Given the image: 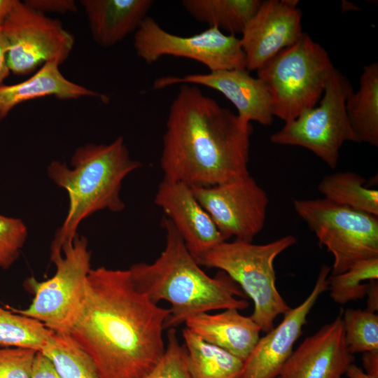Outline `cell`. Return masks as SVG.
<instances>
[{
  "mask_svg": "<svg viewBox=\"0 0 378 378\" xmlns=\"http://www.w3.org/2000/svg\"><path fill=\"white\" fill-rule=\"evenodd\" d=\"M344 340L351 354L378 350V316L360 309L343 312Z\"/></svg>",
  "mask_w": 378,
  "mask_h": 378,
  "instance_id": "obj_28",
  "label": "cell"
},
{
  "mask_svg": "<svg viewBox=\"0 0 378 378\" xmlns=\"http://www.w3.org/2000/svg\"><path fill=\"white\" fill-rule=\"evenodd\" d=\"M10 72L8 43L0 29V85L4 84V80L9 76Z\"/></svg>",
  "mask_w": 378,
  "mask_h": 378,
  "instance_id": "obj_34",
  "label": "cell"
},
{
  "mask_svg": "<svg viewBox=\"0 0 378 378\" xmlns=\"http://www.w3.org/2000/svg\"><path fill=\"white\" fill-rule=\"evenodd\" d=\"M53 332L36 319L0 307L1 347L26 348L41 351Z\"/></svg>",
  "mask_w": 378,
  "mask_h": 378,
  "instance_id": "obj_26",
  "label": "cell"
},
{
  "mask_svg": "<svg viewBox=\"0 0 378 378\" xmlns=\"http://www.w3.org/2000/svg\"><path fill=\"white\" fill-rule=\"evenodd\" d=\"M56 62L42 65L24 80L0 85V121L18 105L35 99L52 96L62 100L92 97L108 103L109 97L66 78Z\"/></svg>",
  "mask_w": 378,
  "mask_h": 378,
  "instance_id": "obj_18",
  "label": "cell"
},
{
  "mask_svg": "<svg viewBox=\"0 0 378 378\" xmlns=\"http://www.w3.org/2000/svg\"><path fill=\"white\" fill-rule=\"evenodd\" d=\"M19 0H0V28L12 13Z\"/></svg>",
  "mask_w": 378,
  "mask_h": 378,
  "instance_id": "obj_37",
  "label": "cell"
},
{
  "mask_svg": "<svg viewBox=\"0 0 378 378\" xmlns=\"http://www.w3.org/2000/svg\"><path fill=\"white\" fill-rule=\"evenodd\" d=\"M8 46L10 71L17 76L34 73L48 62L59 65L71 55L74 36L57 19L19 1L0 28Z\"/></svg>",
  "mask_w": 378,
  "mask_h": 378,
  "instance_id": "obj_11",
  "label": "cell"
},
{
  "mask_svg": "<svg viewBox=\"0 0 378 378\" xmlns=\"http://www.w3.org/2000/svg\"><path fill=\"white\" fill-rule=\"evenodd\" d=\"M90 31L101 47H112L134 33L147 17L152 0H81Z\"/></svg>",
  "mask_w": 378,
  "mask_h": 378,
  "instance_id": "obj_20",
  "label": "cell"
},
{
  "mask_svg": "<svg viewBox=\"0 0 378 378\" xmlns=\"http://www.w3.org/2000/svg\"><path fill=\"white\" fill-rule=\"evenodd\" d=\"M192 192L227 240L252 242L263 229L269 198L249 174Z\"/></svg>",
  "mask_w": 378,
  "mask_h": 378,
  "instance_id": "obj_12",
  "label": "cell"
},
{
  "mask_svg": "<svg viewBox=\"0 0 378 378\" xmlns=\"http://www.w3.org/2000/svg\"><path fill=\"white\" fill-rule=\"evenodd\" d=\"M378 279V256L356 262L345 272L330 274L328 278V289L332 300L344 304L367 295L370 283Z\"/></svg>",
  "mask_w": 378,
  "mask_h": 378,
  "instance_id": "obj_27",
  "label": "cell"
},
{
  "mask_svg": "<svg viewBox=\"0 0 378 378\" xmlns=\"http://www.w3.org/2000/svg\"><path fill=\"white\" fill-rule=\"evenodd\" d=\"M134 48L148 64L164 56H173L197 61L210 71L246 69L240 38L216 27H208L192 36H178L147 16L134 33Z\"/></svg>",
  "mask_w": 378,
  "mask_h": 378,
  "instance_id": "obj_10",
  "label": "cell"
},
{
  "mask_svg": "<svg viewBox=\"0 0 378 378\" xmlns=\"http://www.w3.org/2000/svg\"><path fill=\"white\" fill-rule=\"evenodd\" d=\"M342 314L306 337L284 365L281 378H342L355 358L344 340Z\"/></svg>",
  "mask_w": 378,
  "mask_h": 378,
  "instance_id": "obj_17",
  "label": "cell"
},
{
  "mask_svg": "<svg viewBox=\"0 0 378 378\" xmlns=\"http://www.w3.org/2000/svg\"><path fill=\"white\" fill-rule=\"evenodd\" d=\"M331 267L323 265L313 289L298 306L284 314L281 322L260 337L244 361L241 378H276L293 351V346L307 323V316L320 295L328 290Z\"/></svg>",
  "mask_w": 378,
  "mask_h": 378,
  "instance_id": "obj_14",
  "label": "cell"
},
{
  "mask_svg": "<svg viewBox=\"0 0 378 378\" xmlns=\"http://www.w3.org/2000/svg\"><path fill=\"white\" fill-rule=\"evenodd\" d=\"M353 91L347 77L335 69L326 85L318 106L285 122L270 136V141L304 148L331 169L336 168L343 144L354 142L345 108L346 99Z\"/></svg>",
  "mask_w": 378,
  "mask_h": 378,
  "instance_id": "obj_9",
  "label": "cell"
},
{
  "mask_svg": "<svg viewBox=\"0 0 378 378\" xmlns=\"http://www.w3.org/2000/svg\"><path fill=\"white\" fill-rule=\"evenodd\" d=\"M191 332L205 342L218 346L244 361L258 340L261 330L251 318L237 309L218 314L196 315L185 323Z\"/></svg>",
  "mask_w": 378,
  "mask_h": 378,
  "instance_id": "obj_19",
  "label": "cell"
},
{
  "mask_svg": "<svg viewBox=\"0 0 378 378\" xmlns=\"http://www.w3.org/2000/svg\"><path fill=\"white\" fill-rule=\"evenodd\" d=\"M27 228L20 218L0 214V267L7 270L20 255Z\"/></svg>",
  "mask_w": 378,
  "mask_h": 378,
  "instance_id": "obj_30",
  "label": "cell"
},
{
  "mask_svg": "<svg viewBox=\"0 0 378 378\" xmlns=\"http://www.w3.org/2000/svg\"><path fill=\"white\" fill-rule=\"evenodd\" d=\"M165 245L151 263L139 262L129 270L139 290L155 304L169 303V315L164 323L169 329L189 318L214 310H244L249 303L240 287L224 272L209 276L191 255L186 244L167 217L162 220Z\"/></svg>",
  "mask_w": 378,
  "mask_h": 378,
  "instance_id": "obj_3",
  "label": "cell"
},
{
  "mask_svg": "<svg viewBox=\"0 0 378 378\" xmlns=\"http://www.w3.org/2000/svg\"><path fill=\"white\" fill-rule=\"evenodd\" d=\"M36 352L26 348H0V378H31Z\"/></svg>",
  "mask_w": 378,
  "mask_h": 378,
  "instance_id": "obj_31",
  "label": "cell"
},
{
  "mask_svg": "<svg viewBox=\"0 0 378 378\" xmlns=\"http://www.w3.org/2000/svg\"><path fill=\"white\" fill-rule=\"evenodd\" d=\"M176 84L204 86L219 92L233 104L237 115L244 122L270 125L273 121L271 97L266 85L246 69L162 76L153 81L152 88L160 90Z\"/></svg>",
  "mask_w": 378,
  "mask_h": 378,
  "instance_id": "obj_15",
  "label": "cell"
},
{
  "mask_svg": "<svg viewBox=\"0 0 378 378\" xmlns=\"http://www.w3.org/2000/svg\"><path fill=\"white\" fill-rule=\"evenodd\" d=\"M365 183V179L355 172H339L325 176L318 190L333 203L378 216V191Z\"/></svg>",
  "mask_w": 378,
  "mask_h": 378,
  "instance_id": "obj_24",
  "label": "cell"
},
{
  "mask_svg": "<svg viewBox=\"0 0 378 378\" xmlns=\"http://www.w3.org/2000/svg\"><path fill=\"white\" fill-rule=\"evenodd\" d=\"M24 2L46 15L47 13L66 14L77 10L76 3L74 0H26Z\"/></svg>",
  "mask_w": 378,
  "mask_h": 378,
  "instance_id": "obj_32",
  "label": "cell"
},
{
  "mask_svg": "<svg viewBox=\"0 0 378 378\" xmlns=\"http://www.w3.org/2000/svg\"><path fill=\"white\" fill-rule=\"evenodd\" d=\"M154 202L172 223L196 261L218 244L227 241L188 185L163 178Z\"/></svg>",
  "mask_w": 378,
  "mask_h": 378,
  "instance_id": "obj_16",
  "label": "cell"
},
{
  "mask_svg": "<svg viewBox=\"0 0 378 378\" xmlns=\"http://www.w3.org/2000/svg\"><path fill=\"white\" fill-rule=\"evenodd\" d=\"M31 378H62L50 360L37 351L32 368Z\"/></svg>",
  "mask_w": 378,
  "mask_h": 378,
  "instance_id": "obj_33",
  "label": "cell"
},
{
  "mask_svg": "<svg viewBox=\"0 0 378 378\" xmlns=\"http://www.w3.org/2000/svg\"><path fill=\"white\" fill-rule=\"evenodd\" d=\"M182 336L192 378H241L242 360L205 342L187 328Z\"/></svg>",
  "mask_w": 378,
  "mask_h": 378,
  "instance_id": "obj_22",
  "label": "cell"
},
{
  "mask_svg": "<svg viewBox=\"0 0 378 378\" xmlns=\"http://www.w3.org/2000/svg\"><path fill=\"white\" fill-rule=\"evenodd\" d=\"M297 0H267L246 24L240 38L246 69L257 71L303 34Z\"/></svg>",
  "mask_w": 378,
  "mask_h": 378,
  "instance_id": "obj_13",
  "label": "cell"
},
{
  "mask_svg": "<svg viewBox=\"0 0 378 378\" xmlns=\"http://www.w3.org/2000/svg\"><path fill=\"white\" fill-rule=\"evenodd\" d=\"M260 0H183L181 4L195 20L229 34H241L258 9Z\"/></svg>",
  "mask_w": 378,
  "mask_h": 378,
  "instance_id": "obj_23",
  "label": "cell"
},
{
  "mask_svg": "<svg viewBox=\"0 0 378 378\" xmlns=\"http://www.w3.org/2000/svg\"><path fill=\"white\" fill-rule=\"evenodd\" d=\"M296 241L291 234L264 244L227 240L197 262L200 266L224 272L240 287L253 302L251 318L266 333L274 327L276 318L290 309L276 288L274 262Z\"/></svg>",
  "mask_w": 378,
  "mask_h": 378,
  "instance_id": "obj_5",
  "label": "cell"
},
{
  "mask_svg": "<svg viewBox=\"0 0 378 378\" xmlns=\"http://www.w3.org/2000/svg\"><path fill=\"white\" fill-rule=\"evenodd\" d=\"M335 69L325 48L303 33L256 71L270 92L273 115L287 122L316 106Z\"/></svg>",
  "mask_w": 378,
  "mask_h": 378,
  "instance_id": "obj_6",
  "label": "cell"
},
{
  "mask_svg": "<svg viewBox=\"0 0 378 378\" xmlns=\"http://www.w3.org/2000/svg\"><path fill=\"white\" fill-rule=\"evenodd\" d=\"M252 132L250 123L204 94L199 86L181 84L162 139L163 178L195 188L248 174Z\"/></svg>",
  "mask_w": 378,
  "mask_h": 378,
  "instance_id": "obj_2",
  "label": "cell"
},
{
  "mask_svg": "<svg viewBox=\"0 0 378 378\" xmlns=\"http://www.w3.org/2000/svg\"><path fill=\"white\" fill-rule=\"evenodd\" d=\"M62 253L52 261L56 272L51 278L25 281V286L34 293L31 304L25 309H8L40 321L55 332L67 333L85 297L91 253L87 239L78 235Z\"/></svg>",
  "mask_w": 378,
  "mask_h": 378,
  "instance_id": "obj_8",
  "label": "cell"
},
{
  "mask_svg": "<svg viewBox=\"0 0 378 378\" xmlns=\"http://www.w3.org/2000/svg\"><path fill=\"white\" fill-rule=\"evenodd\" d=\"M71 164L69 168L55 160L48 167V176L67 192L69 202L66 218L51 244L52 262L78 235L77 229L84 219L104 209H124L120 197L122 181L141 166L131 158L122 136L108 144H86L77 148Z\"/></svg>",
  "mask_w": 378,
  "mask_h": 378,
  "instance_id": "obj_4",
  "label": "cell"
},
{
  "mask_svg": "<svg viewBox=\"0 0 378 378\" xmlns=\"http://www.w3.org/2000/svg\"><path fill=\"white\" fill-rule=\"evenodd\" d=\"M167 330L164 354L157 365L141 378H192L185 346L180 343L175 328Z\"/></svg>",
  "mask_w": 378,
  "mask_h": 378,
  "instance_id": "obj_29",
  "label": "cell"
},
{
  "mask_svg": "<svg viewBox=\"0 0 378 378\" xmlns=\"http://www.w3.org/2000/svg\"><path fill=\"white\" fill-rule=\"evenodd\" d=\"M345 374L347 378H378V377L368 374L354 363L348 368Z\"/></svg>",
  "mask_w": 378,
  "mask_h": 378,
  "instance_id": "obj_38",
  "label": "cell"
},
{
  "mask_svg": "<svg viewBox=\"0 0 378 378\" xmlns=\"http://www.w3.org/2000/svg\"><path fill=\"white\" fill-rule=\"evenodd\" d=\"M276 378H281V377H280L279 376V377H276Z\"/></svg>",
  "mask_w": 378,
  "mask_h": 378,
  "instance_id": "obj_39",
  "label": "cell"
},
{
  "mask_svg": "<svg viewBox=\"0 0 378 378\" xmlns=\"http://www.w3.org/2000/svg\"><path fill=\"white\" fill-rule=\"evenodd\" d=\"M169 308L138 289L128 270L91 269L81 307L68 334L102 378H141L159 362Z\"/></svg>",
  "mask_w": 378,
  "mask_h": 378,
  "instance_id": "obj_1",
  "label": "cell"
},
{
  "mask_svg": "<svg viewBox=\"0 0 378 378\" xmlns=\"http://www.w3.org/2000/svg\"><path fill=\"white\" fill-rule=\"evenodd\" d=\"M362 362L365 373L378 377V350L363 353Z\"/></svg>",
  "mask_w": 378,
  "mask_h": 378,
  "instance_id": "obj_35",
  "label": "cell"
},
{
  "mask_svg": "<svg viewBox=\"0 0 378 378\" xmlns=\"http://www.w3.org/2000/svg\"><path fill=\"white\" fill-rule=\"evenodd\" d=\"M378 286L377 280L370 281V287L367 293L368 295V308L367 310L375 312L378 307Z\"/></svg>",
  "mask_w": 378,
  "mask_h": 378,
  "instance_id": "obj_36",
  "label": "cell"
},
{
  "mask_svg": "<svg viewBox=\"0 0 378 378\" xmlns=\"http://www.w3.org/2000/svg\"><path fill=\"white\" fill-rule=\"evenodd\" d=\"M298 215L331 253L330 274L345 272L360 260L378 256V216L326 199L295 200Z\"/></svg>",
  "mask_w": 378,
  "mask_h": 378,
  "instance_id": "obj_7",
  "label": "cell"
},
{
  "mask_svg": "<svg viewBox=\"0 0 378 378\" xmlns=\"http://www.w3.org/2000/svg\"><path fill=\"white\" fill-rule=\"evenodd\" d=\"M41 352L62 378H102L92 359L68 333L54 332Z\"/></svg>",
  "mask_w": 378,
  "mask_h": 378,
  "instance_id": "obj_25",
  "label": "cell"
},
{
  "mask_svg": "<svg viewBox=\"0 0 378 378\" xmlns=\"http://www.w3.org/2000/svg\"><path fill=\"white\" fill-rule=\"evenodd\" d=\"M354 142L378 146V63L363 67L359 88L345 104Z\"/></svg>",
  "mask_w": 378,
  "mask_h": 378,
  "instance_id": "obj_21",
  "label": "cell"
}]
</instances>
